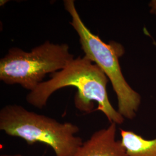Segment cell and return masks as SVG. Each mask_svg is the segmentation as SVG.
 Returning <instances> with one entry per match:
<instances>
[{"label": "cell", "mask_w": 156, "mask_h": 156, "mask_svg": "<svg viewBox=\"0 0 156 156\" xmlns=\"http://www.w3.org/2000/svg\"><path fill=\"white\" fill-rule=\"evenodd\" d=\"M108 78L100 67L87 57L79 56L69 62L62 70L50 75L26 96L28 104L35 108L45 107L50 96L56 91L67 87H74L76 93L74 105L79 111L91 113L95 102L97 111L102 112L111 123L122 124L124 118L116 110L108 98L106 86Z\"/></svg>", "instance_id": "1"}, {"label": "cell", "mask_w": 156, "mask_h": 156, "mask_svg": "<svg viewBox=\"0 0 156 156\" xmlns=\"http://www.w3.org/2000/svg\"><path fill=\"white\" fill-rule=\"evenodd\" d=\"M63 2L65 9L71 18L69 24L78 34L84 56L100 67L111 82L117 96V111L124 119H133L139 109L141 97L127 83L122 71L119 58L124 53L123 46L114 41L108 44L103 42L84 24L75 1Z\"/></svg>", "instance_id": "3"}, {"label": "cell", "mask_w": 156, "mask_h": 156, "mask_svg": "<svg viewBox=\"0 0 156 156\" xmlns=\"http://www.w3.org/2000/svg\"><path fill=\"white\" fill-rule=\"evenodd\" d=\"M0 129L6 135L24 140L29 145H48L56 156H73L83 143L76 136L78 126L29 111L17 104H9L0 111Z\"/></svg>", "instance_id": "2"}, {"label": "cell", "mask_w": 156, "mask_h": 156, "mask_svg": "<svg viewBox=\"0 0 156 156\" xmlns=\"http://www.w3.org/2000/svg\"><path fill=\"white\" fill-rule=\"evenodd\" d=\"M154 45H156V43H155V42H154Z\"/></svg>", "instance_id": "8"}, {"label": "cell", "mask_w": 156, "mask_h": 156, "mask_svg": "<svg viewBox=\"0 0 156 156\" xmlns=\"http://www.w3.org/2000/svg\"><path fill=\"white\" fill-rule=\"evenodd\" d=\"M74 58L67 44L49 40L30 51L13 47L0 60V80L32 91L44 82L48 74L64 69Z\"/></svg>", "instance_id": "4"}, {"label": "cell", "mask_w": 156, "mask_h": 156, "mask_svg": "<svg viewBox=\"0 0 156 156\" xmlns=\"http://www.w3.org/2000/svg\"><path fill=\"white\" fill-rule=\"evenodd\" d=\"M121 142L127 156H156V138L146 140L133 131L120 129Z\"/></svg>", "instance_id": "6"}, {"label": "cell", "mask_w": 156, "mask_h": 156, "mask_svg": "<svg viewBox=\"0 0 156 156\" xmlns=\"http://www.w3.org/2000/svg\"><path fill=\"white\" fill-rule=\"evenodd\" d=\"M1 156H26L22 155V154H3V155H1Z\"/></svg>", "instance_id": "7"}, {"label": "cell", "mask_w": 156, "mask_h": 156, "mask_svg": "<svg viewBox=\"0 0 156 156\" xmlns=\"http://www.w3.org/2000/svg\"><path fill=\"white\" fill-rule=\"evenodd\" d=\"M116 124L94 132L73 156H127L121 142L116 139Z\"/></svg>", "instance_id": "5"}]
</instances>
